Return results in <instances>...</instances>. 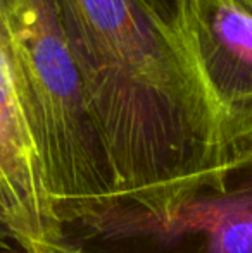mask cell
Segmentation results:
<instances>
[{"label": "cell", "mask_w": 252, "mask_h": 253, "mask_svg": "<svg viewBox=\"0 0 252 253\" xmlns=\"http://www.w3.org/2000/svg\"><path fill=\"white\" fill-rule=\"evenodd\" d=\"M116 197L240 157L189 45L144 0H57Z\"/></svg>", "instance_id": "6da1fadb"}, {"label": "cell", "mask_w": 252, "mask_h": 253, "mask_svg": "<svg viewBox=\"0 0 252 253\" xmlns=\"http://www.w3.org/2000/svg\"><path fill=\"white\" fill-rule=\"evenodd\" d=\"M0 220H2V217H0ZM2 222H3V220H2Z\"/></svg>", "instance_id": "9c48e42d"}, {"label": "cell", "mask_w": 252, "mask_h": 253, "mask_svg": "<svg viewBox=\"0 0 252 253\" xmlns=\"http://www.w3.org/2000/svg\"><path fill=\"white\" fill-rule=\"evenodd\" d=\"M178 37H183L185 30V9L187 0H144ZM187 43V42H185Z\"/></svg>", "instance_id": "8992f818"}, {"label": "cell", "mask_w": 252, "mask_h": 253, "mask_svg": "<svg viewBox=\"0 0 252 253\" xmlns=\"http://www.w3.org/2000/svg\"><path fill=\"white\" fill-rule=\"evenodd\" d=\"M183 37L233 150L252 152V9L240 0H187Z\"/></svg>", "instance_id": "277c9868"}, {"label": "cell", "mask_w": 252, "mask_h": 253, "mask_svg": "<svg viewBox=\"0 0 252 253\" xmlns=\"http://www.w3.org/2000/svg\"><path fill=\"white\" fill-rule=\"evenodd\" d=\"M0 253H28L14 233L0 220Z\"/></svg>", "instance_id": "52a82bcc"}, {"label": "cell", "mask_w": 252, "mask_h": 253, "mask_svg": "<svg viewBox=\"0 0 252 253\" xmlns=\"http://www.w3.org/2000/svg\"><path fill=\"white\" fill-rule=\"evenodd\" d=\"M0 217L28 253H62L61 226L45 190L9 52L0 30Z\"/></svg>", "instance_id": "5b68a950"}, {"label": "cell", "mask_w": 252, "mask_h": 253, "mask_svg": "<svg viewBox=\"0 0 252 253\" xmlns=\"http://www.w3.org/2000/svg\"><path fill=\"white\" fill-rule=\"evenodd\" d=\"M242 3H246V5H249L251 9H252V0H240Z\"/></svg>", "instance_id": "ba28073f"}, {"label": "cell", "mask_w": 252, "mask_h": 253, "mask_svg": "<svg viewBox=\"0 0 252 253\" xmlns=\"http://www.w3.org/2000/svg\"><path fill=\"white\" fill-rule=\"evenodd\" d=\"M16 93L59 226L116 197L57 0H0Z\"/></svg>", "instance_id": "7a4b0ae2"}, {"label": "cell", "mask_w": 252, "mask_h": 253, "mask_svg": "<svg viewBox=\"0 0 252 253\" xmlns=\"http://www.w3.org/2000/svg\"><path fill=\"white\" fill-rule=\"evenodd\" d=\"M62 253H252V152L114 197L61 226Z\"/></svg>", "instance_id": "3957f363"}]
</instances>
